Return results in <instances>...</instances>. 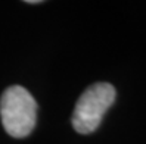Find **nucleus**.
<instances>
[{
    "label": "nucleus",
    "mask_w": 146,
    "mask_h": 144,
    "mask_svg": "<svg viewBox=\"0 0 146 144\" xmlns=\"http://www.w3.org/2000/svg\"><path fill=\"white\" fill-rule=\"evenodd\" d=\"M0 116L7 134L24 138L36 126L37 103L24 87H9L0 99Z\"/></svg>",
    "instance_id": "1"
},
{
    "label": "nucleus",
    "mask_w": 146,
    "mask_h": 144,
    "mask_svg": "<svg viewBox=\"0 0 146 144\" xmlns=\"http://www.w3.org/2000/svg\"><path fill=\"white\" fill-rule=\"evenodd\" d=\"M115 100V88L108 82L90 85L80 96L72 115V126L80 134H90L98 130L105 112Z\"/></svg>",
    "instance_id": "2"
}]
</instances>
